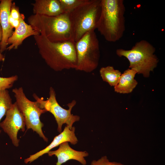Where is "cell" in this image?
Masks as SVG:
<instances>
[{
	"instance_id": "cell-16",
	"label": "cell",
	"mask_w": 165,
	"mask_h": 165,
	"mask_svg": "<svg viewBox=\"0 0 165 165\" xmlns=\"http://www.w3.org/2000/svg\"><path fill=\"white\" fill-rule=\"evenodd\" d=\"M99 72L103 80L111 86H115L117 84L121 75L119 70L110 66L101 68Z\"/></svg>"
},
{
	"instance_id": "cell-10",
	"label": "cell",
	"mask_w": 165,
	"mask_h": 165,
	"mask_svg": "<svg viewBox=\"0 0 165 165\" xmlns=\"http://www.w3.org/2000/svg\"><path fill=\"white\" fill-rule=\"evenodd\" d=\"M75 128L73 127L72 129L66 125L63 131L57 136H56L51 143L44 149L31 155L30 156L24 160L25 163H30L36 160L39 157L44 154L48 153L53 148L59 146L61 143L65 142H69L72 145L76 144L78 140L75 134Z\"/></svg>"
},
{
	"instance_id": "cell-9",
	"label": "cell",
	"mask_w": 165,
	"mask_h": 165,
	"mask_svg": "<svg viewBox=\"0 0 165 165\" xmlns=\"http://www.w3.org/2000/svg\"><path fill=\"white\" fill-rule=\"evenodd\" d=\"M4 119L0 123V127L9 137L13 144L19 146V140L17 137L19 130L24 132L25 123L24 116L15 102L6 114Z\"/></svg>"
},
{
	"instance_id": "cell-3",
	"label": "cell",
	"mask_w": 165,
	"mask_h": 165,
	"mask_svg": "<svg viewBox=\"0 0 165 165\" xmlns=\"http://www.w3.org/2000/svg\"><path fill=\"white\" fill-rule=\"evenodd\" d=\"M69 12L56 16L33 14L28 18V24L40 35L53 42L74 41Z\"/></svg>"
},
{
	"instance_id": "cell-1",
	"label": "cell",
	"mask_w": 165,
	"mask_h": 165,
	"mask_svg": "<svg viewBox=\"0 0 165 165\" xmlns=\"http://www.w3.org/2000/svg\"><path fill=\"white\" fill-rule=\"evenodd\" d=\"M34 37L39 54L51 69L56 72L75 69L77 56L74 41L53 42L40 35Z\"/></svg>"
},
{
	"instance_id": "cell-22",
	"label": "cell",
	"mask_w": 165,
	"mask_h": 165,
	"mask_svg": "<svg viewBox=\"0 0 165 165\" xmlns=\"http://www.w3.org/2000/svg\"><path fill=\"white\" fill-rule=\"evenodd\" d=\"M2 30L0 24V44L2 41ZM5 60V57L0 51V62H3Z\"/></svg>"
},
{
	"instance_id": "cell-23",
	"label": "cell",
	"mask_w": 165,
	"mask_h": 165,
	"mask_svg": "<svg viewBox=\"0 0 165 165\" xmlns=\"http://www.w3.org/2000/svg\"><path fill=\"white\" fill-rule=\"evenodd\" d=\"M20 24L19 20H15L11 24V26L13 28L15 29L17 28Z\"/></svg>"
},
{
	"instance_id": "cell-15",
	"label": "cell",
	"mask_w": 165,
	"mask_h": 165,
	"mask_svg": "<svg viewBox=\"0 0 165 165\" xmlns=\"http://www.w3.org/2000/svg\"><path fill=\"white\" fill-rule=\"evenodd\" d=\"M137 73L136 71L130 68L125 71L121 75L118 83L114 86L115 91L121 94L131 92L138 84L134 79Z\"/></svg>"
},
{
	"instance_id": "cell-20",
	"label": "cell",
	"mask_w": 165,
	"mask_h": 165,
	"mask_svg": "<svg viewBox=\"0 0 165 165\" xmlns=\"http://www.w3.org/2000/svg\"><path fill=\"white\" fill-rule=\"evenodd\" d=\"M90 165H125L120 163L109 161L107 157L106 156H102L97 160H93Z\"/></svg>"
},
{
	"instance_id": "cell-17",
	"label": "cell",
	"mask_w": 165,
	"mask_h": 165,
	"mask_svg": "<svg viewBox=\"0 0 165 165\" xmlns=\"http://www.w3.org/2000/svg\"><path fill=\"white\" fill-rule=\"evenodd\" d=\"M13 104L12 99L8 90H0V123ZM1 132V130L0 129V134Z\"/></svg>"
},
{
	"instance_id": "cell-6",
	"label": "cell",
	"mask_w": 165,
	"mask_h": 165,
	"mask_svg": "<svg viewBox=\"0 0 165 165\" xmlns=\"http://www.w3.org/2000/svg\"><path fill=\"white\" fill-rule=\"evenodd\" d=\"M75 70L90 73L97 67L100 56L99 42L94 30L87 32L75 42Z\"/></svg>"
},
{
	"instance_id": "cell-12",
	"label": "cell",
	"mask_w": 165,
	"mask_h": 165,
	"mask_svg": "<svg viewBox=\"0 0 165 165\" xmlns=\"http://www.w3.org/2000/svg\"><path fill=\"white\" fill-rule=\"evenodd\" d=\"M12 1L0 0V24L2 32V38L0 44V51L2 53L7 50L8 40L13 32V28L9 21Z\"/></svg>"
},
{
	"instance_id": "cell-5",
	"label": "cell",
	"mask_w": 165,
	"mask_h": 165,
	"mask_svg": "<svg viewBox=\"0 0 165 165\" xmlns=\"http://www.w3.org/2000/svg\"><path fill=\"white\" fill-rule=\"evenodd\" d=\"M101 9V0H88L70 13L75 42L87 32L96 29Z\"/></svg>"
},
{
	"instance_id": "cell-21",
	"label": "cell",
	"mask_w": 165,
	"mask_h": 165,
	"mask_svg": "<svg viewBox=\"0 0 165 165\" xmlns=\"http://www.w3.org/2000/svg\"><path fill=\"white\" fill-rule=\"evenodd\" d=\"M21 15L18 7L16 6L14 2L13 3L10 9V16L15 20H19Z\"/></svg>"
},
{
	"instance_id": "cell-4",
	"label": "cell",
	"mask_w": 165,
	"mask_h": 165,
	"mask_svg": "<svg viewBox=\"0 0 165 165\" xmlns=\"http://www.w3.org/2000/svg\"><path fill=\"white\" fill-rule=\"evenodd\" d=\"M155 48L149 42L141 40L136 42L131 49L116 50V53L119 57L126 58L129 62V68L148 77L151 72L157 66L159 60L155 54Z\"/></svg>"
},
{
	"instance_id": "cell-18",
	"label": "cell",
	"mask_w": 165,
	"mask_h": 165,
	"mask_svg": "<svg viewBox=\"0 0 165 165\" xmlns=\"http://www.w3.org/2000/svg\"><path fill=\"white\" fill-rule=\"evenodd\" d=\"M88 0H59L64 12L70 13Z\"/></svg>"
},
{
	"instance_id": "cell-19",
	"label": "cell",
	"mask_w": 165,
	"mask_h": 165,
	"mask_svg": "<svg viewBox=\"0 0 165 165\" xmlns=\"http://www.w3.org/2000/svg\"><path fill=\"white\" fill-rule=\"evenodd\" d=\"M18 79V77L16 75L8 77H0V90H7L12 87Z\"/></svg>"
},
{
	"instance_id": "cell-7",
	"label": "cell",
	"mask_w": 165,
	"mask_h": 165,
	"mask_svg": "<svg viewBox=\"0 0 165 165\" xmlns=\"http://www.w3.org/2000/svg\"><path fill=\"white\" fill-rule=\"evenodd\" d=\"M12 92L14 94L15 102L24 116L27 129H32L45 141L47 142L48 139L42 130L44 124L40 120L41 115L47 112L45 109L41 108L36 101H32L28 99L22 87L15 88L13 89Z\"/></svg>"
},
{
	"instance_id": "cell-11",
	"label": "cell",
	"mask_w": 165,
	"mask_h": 165,
	"mask_svg": "<svg viewBox=\"0 0 165 165\" xmlns=\"http://www.w3.org/2000/svg\"><path fill=\"white\" fill-rule=\"evenodd\" d=\"M47 153L49 156L54 155L57 157V161L56 165H61L71 160H77L82 165H86V162L85 157L89 155V153L86 151H78L72 148L68 142L61 143L57 149L50 151Z\"/></svg>"
},
{
	"instance_id": "cell-8",
	"label": "cell",
	"mask_w": 165,
	"mask_h": 165,
	"mask_svg": "<svg viewBox=\"0 0 165 165\" xmlns=\"http://www.w3.org/2000/svg\"><path fill=\"white\" fill-rule=\"evenodd\" d=\"M33 96L41 108L45 109L53 115L57 124V129L59 133L62 132V127L64 124H66L72 129L74 123L79 120V116L71 113L72 108L76 105V101L73 100L67 105L69 107L68 109L63 108L57 102L56 92L52 87L50 88L49 97L46 100L39 97L35 94H34Z\"/></svg>"
},
{
	"instance_id": "cell-13",
	"label": "cell",
	"mask_w": 165,
	"mask_h": 165,
	"mask_svg": "<svg viewBox=\"0 0 165 165\" xmlns=\"http://www.w3.org/2000/svg\"><path fill=\"white\" fill-rule=\"evenodd\" d=\"M24 19V14H21L19 19V26L15 29L8 40L7 46L10 45L7 47V50H10L13 49H16L22 44L24 40L28 37L40 35L31 25L25 22Z\"/></svg>"
},
{
	"instance_id": "cell-14",
	"label": "cell",
	"mask_w": 165,
	"mask_h": 165,
	"mask_svg": "<svg viewBox=\"0 0 165 165\" xmlns=\"http://www.w3.org/2000/svg\"><path fill=\"white\" fill-rule=\"evenodd\" d=\"M31 5L34 14L53 16L64 12L59 0H35Z\"/></svg>"
},
{
	"instance_id": "cell-2",
	"label": "cell",
	"mask_w": 165,
	"mask_h": 165,
	"mask_svg": "<svg viewBox=\"0 0 165 165\" xmlns=\"http://www.w3.org/2000/svg\"><path fill=\"white\" fill-rule=\"evenodd\" d=\"M101 7L96 29L107 41H118L126 28L124 1L101 0Z\"/></svg>"
}]
</instances>
